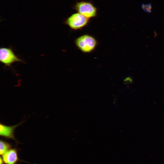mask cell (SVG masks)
Returning a JSON list of instances; mask_svg holds the SVG:
<instances>
[{
    "instance_id": "5b68a950",
    "label": "cell",
    "mask_w": 164,
    "mask_h": 164,
    "mask_svg": "<svg viewBox=\"0 0 164 164\" xmlns=\"http://www.w3.org/2000/svg\"><path fill=\"white\" fill-rule=\"evenodd\" d=\"M23 122V121H22L16 125L12 126L6 125L1 123L0 124V136L5 138L13 140L18 144V142L15 137V130L17 127Z\"/></svg>"
},
{
    "instance_id": "ba28073f",
    "label": "cell",
    "mask_w": 164,
    "mask_h": 164,
    "mask_svg": "<svg viewBox=\"0 0 164 164\" xmlns=\"http://www.w3.org/2000/svg\"><path fill=\"white\" fill-rule=\"evenodd\" d=\"M142 7L144 10L148 12H150L151 9V5L150 4H143L142 5Z\"/></svg>"
},
{
    "instance_id": "7a4b0ae2",
    "label": "cell",
    "mask_w": 164,
    "mask_h": 164,
    "mask_svg": "<svg viewBox=\"0 0 164 164\" xmlns=\"http://www.w3.org/2000/svg\"><path fill=\"white\" fill-rule=\"evenodd\" d=\"M73 8L77 12L89 19L96 17L97 15V9L90 2L82 1L77 2Z\"/></svg>"
},
{
    "instance_id": "3957f363",
    "label": "cell",
    "mask_w": 164,
    "mask_h": 164,
    "mask_svg": "<svg viewBox=\"0 0 164 164\" xmlns=\"http://www.w3.org/2000/svg\"><path fill=\"white\" fill-rule=\"evenodd\" d=\"M89 19L80 13H73L65 21L66 24L74 30L80 29L87 26Z\"/></svg>"
},
{
    "instance_id": "6da1fadb",
    "label": "cell",
    "mask_w": 164,
    "mask_h": 164,
    "mask_svg": "<svg viewBox=\"0 0 164 164\" xmlns=\"http://www.w3.org/2000/svg\"><path fill=\"white\" fill-rule=\"evenodd\" d=\"M75 43L78 49L82 52L88 53L95 49L97 43L96 39L88 34L82 35L77 38Z\"/></svg>"
},
{
    "instance_id": "9c48e42d",
    "label": "cell",
    "mask_w": 164,
    "mask_h": 164,
    "mask_svg": "<svg viewBox=\"0 0 164 164\" xmlns=\"http://www.w3.org/2000/svg\"><path fill=\"white\" fill-rule=\"evenodd\" d=\"M133 82V79L130 77H126L124 80V82L125 84H130Z\"/></svg>"
},
{
    "instance_id": "52a82bcc",
    "label": "cell",
    "mask_w": 164,
    "mask_h": 164,
    "mask_svg": "<svg viewBox=\"0 0 164 164\" xmlns=\"http://www.w3.org/2000/svg\"><path fill=\"white\" fill-rule=\"evenodd\" d=\"M12 145L7 142L1 139L0 140V154L3 155L11 149Z\"/></svg>"
},
{
    "instance_id": "277c9868",
    "label": "cell",
    "mask_w": 164,
    "mask_h": 164,
    "mask_svg": "<svg viewBox=\"0 0 164 164\" xmlns=\"http://www.w3.org/2000/svg\"><path fill=\"white\" fill-rule=\"evenodd\" d=\"M0 61L5 66L10 67L16 62H23L10 48L2 47L0 49Z\"/></svg>"
},
{
    "instance_id": "30bf717a",
    "label": "cell",
    "mask_w": 164,
    "mask_h": 164,
    "mask_svg": "<svg viewBox=\"0 0 164 164\" xmlns=\"http://www.w3.org/2000/svg\"><path fill=\"white\" fill-rule=\"evenodd\" d=\"M4 163L2 157H0V164H4Z\"/></svg>"
},
{
    "instance_id": "8992f818",
    "label": "cell",
    "mask_w": 164,
    "mask_h": 164,
    "mask_svg": "<svg viewBox=\"0 0 164 164\" xmlns=\"http://www.w3.org/2000/svg\"><path fill=\"white\" fill-rule=\"evenodd\" d=\"M2 155L5 164H17L19 161L18 150L15 148L11 149Z\"/></svg>"
}]
</instances>
